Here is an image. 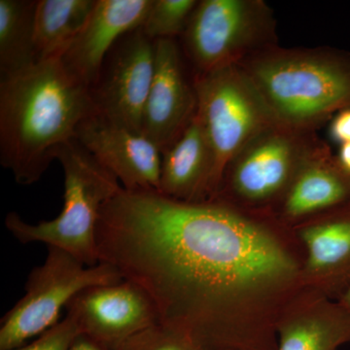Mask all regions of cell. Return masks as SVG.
<instances>
[{"label":"cell","mask_w":350,"mask_h":350,"mask_svg":"<svg viewBox=\"0 0 350 350\" xmlns=\"http://www.w3.org/2000/svg\"><path fill=\"white\" fill-rule=\"evenodd\" d=\"M96 246L192 350H278V320L308 289L284 239L217 198L122 188L103 207Z\"/></svg>","instance_id":"6da1fadb"},{"label":"cell","mask_w":350,"mask_h":350,"mask_svg":"<svg viewBox=\"0 0 350 350\" xmlns=\"http://www.w3.org/2000/svg\"><path fill=\"white\" fill-rule=\"evenodd\" d=\"M90 90L59 59L0 79V163L20 185L40 180L83 120L96 113Z\"/></svg>","instance_id":"7a4b0ae2"},{"label":"cell","mask_w":350,"mask_h":350,"mask_svg":"<svg viewBox=\"0 0 350 350\" xmlns=\"http://www.w3.org/2000/svg\"><path fill=\"white\" fill-rule=\"evenodd\" d=\"M276 125L293 131L350 107V57L328 51L269 50L239 64Z\"/></svg>","instance_id":"3957f363"},{"label":"cell","mask_w":350,"mask_h":350,"mask_svg":"<svg viewBox=\"0 0 350 350\" xmlns=\"http://www.w3.org/2000/svg\"><path fill=\"white\" fill-rule=\"evenodd\" d=\"M57 159L64 179L59 215L31 224L12 211L4 225L21 243H44L66 251L86 266H96L100 262L96 229L101 211L122 190L121 184L75 138L59 149Z\"/></svg>","instance_id":"277c9868"},{"label":"cell","mask_w":350,"mask_h":350,"mask_svg":"<svg viewBox=\"0 0 350 350\" xmlns=\"http://www.w3.org/2000/svg\"><path fill=\"white\" fill-rule=\"evenodd\" d=\"M194 86L196 115L213 153V200L218 195L232 161L260 133L278 125L239 64L197 75Z\"/></svg>","instance_id":"5b68a950"},{"label":"cell","mask_w":350,"mask_h":350,"mask_svg":"<svg viewBox=\"0 0 350 350\" xmlns=\"http://www.w3.org/2000/svg\"><path fill=\"white\" fill-rule=\"evenodd\" d=\"M47 257L27 278L25 295L0 321V350H13L59 323L64 308L88 288L124 280L107 262L86 266L59 248L48 246Z\"/></svg>","instance_id":"8992f818"},{"label":"cell","mask_w":350,"mask_h":350,"mask_svg":"<svg viewBox=\"0 0 350 350\" xmlns=\"http://www.w3.org/2000/svg\"><path fill=\"white\" fill-rule=\"evenodd\" d=\"M271 11L257 0H202L184 31L197 75L239 64L260 47L273 27Z\"/></svg>","instance_id":"52a82bcc"},{"label":"cell","mask_w":350,"mask_h":350,"mask_svg":"<svg viewBox=\"0 0 350 350\" xmlns=\"http://www.w3.org/2000/svg\"><path fill=\"white\" fill-rule=\"evenodd\" d=\"M155 71V42L142 27L128 32L107 55L90 89L96 113L142 133L145 103Z\"/></svg>","instance_id":"ba28073f"},{"label":"cell","mask_w":350,"mask_h":350,"mask_svg":"<svg viewBox=\"0 0 350 350\" xmlns=\"http://www.w3.org/2000/svg\"><path fill=\"white\" fill-rule=\"evenodd\" d=\"M80 334L112 350L159 322L156 306L139 285L123 280L88 288L69 304Z\"/></svg>","instance_id":"9c48e42d"},{"label":"cell","mask_w":350,"mask_h":350,"mask_svg":"<svg viewBox=\"0 0 350 350\" xmlns=\"http://www.w3.org/2000/svg\"><path fill=\"white\" fill-rule=\"evenodd\" d=\"M75 139L126 191H158L162 152L144 133L94 113L83 120Z\"/></svg>","instance_id":"30bf717a"},{"label":"cell","mask_w":350,"mask_h":350,"mask_svg":"<svg viewBox=\"0 0 350 350\" xmlns=\"http://www.w3.org/2000/svg\"><path fill=\"white\" fill-rule=\"evenodd\" d=\"M289 131L269 126L232 161L225 176L230 175L234 194L247 202H262L291 185L306 162L301 145Z\"/></svg>","instance_id":"8fae6325"},{"label":"cell","mask_w":350,"mask_h":350,"mask_svg":"<svg viewBox=\"0 0 350 350\" xmlns=\"http://www.w3.org/2000/svg\"><path fill=\"white\" fill-rule=\"evenodd\" d=\"M155 42V71L142 117V133L165 151L197 111L194 82L190 84L175 39Z\"/></svg>","instance_id":"7c38bea8"},{"label":"cell","mask_w":350,"mask_h":350,"mask_svg":"<svg viewBox=\"0 0 350 350\" xmlns=\"http://www.w3.org/2000/svg\"><path fill=\"white\" fill-rule=\"evenodd\" d=\"M153 0H96L86 24L61 57L69 75L88 89L115 44L144 24Z\"/></svg>","instance_id":"4fadbf2b"},{"label":"cell","mask_w":350,"mask_h":350,"mask_svg":"<svg viewBox=\"0 0 350 350\" xmlns=\"http://www.w3.org/2000/svg\"><path fill=\"white\" fill-rule=\"evenodd\" d=\"M300 228L306 287L338 301L350 286V204Z\"/></svg>","instance_id":"5bb4252c"},{"label":"cell","mask_w":350,"mask_h":350,"mask_svg":"<svg viewBox=\"0 0 350 350\" xmlns=\"http://www.w3.org/2000/svg\"><path fill=\"white\" fill-rule=\"evenodd\" d=\"M276 334L278 350H337L350 344V313L308 288L282 313Z\"/></svg>","instance_id":"9a60e30c"},{"label":"cell","mask_w":350,"mask_h":350,"mask_svg":"<svg viewBox=\"0 0 350 350\" xmlns=\"http://www.w3.org/2000/svg\"><path fill=\"white\" fill-rule=\"evenodd\" d=\"M213 153L197 115L162 152L158 192L183 202L211 200Z\"/></svg>","instance_id":"2e32d148"},{"label":"cell","mask_w":350,"mask_h":350,"mask_svg":"<svg viewBox=\"0 0 350 350\" xmlns=\"http://www.w3.org/2000/svg\"><path fill=\"white\" fill-rule=\"evenodd\" d=\"M350 204V176L325 157L306 162L288 189L285 214L301 218Z\"/></svg>","instance_id":"e0dca14e"},{"label":"cell","mask_w":350,"mask_h":350,"mask_svg":"<svg viewBox=\"0 0 350 350\" xmlns=\"http://www.w3.org/2000/svg\"><path fill=\"white\" fill-rule=\"evenodd\" d=\"M96 0H38L34 17L36 62L59 59L93 12Z\"/></svg>","instance_id":"ac0fdd59"},{"label":"cell","mask_w":350,"mask_h":350,"mask_svg":"<svg viewBox=\"0 0 350 350\" xmlns=\"http://www.w3.org/2000/svg\"><path fill=\"white\" fill-rule=\"evenodd\" d=\"M38 0H0V77L6 78L38 64L34 17Z\"/></svg>","instance_id":"d6986e66"},{"label":"cell","mask_w":350,"mask_h":350,"mask_svg":"<svg viewBox=\"0 0 350 350\" xmlns=\"http://www.w3.org/2000/svg\"><path fill=\"white\" fill-rule=\"evenodd\" d=\"M198 3L196 0H153L140 27L152 41L174 39L185 31Z\"/></svg>","instance_id":"ffe728a7"},{"label":"cell","mask_w":350,"mask_h":350,"mask_svg":"<svg viewBox=\"0 0 350 350\" xmlns=\"http://www.w3.org/2000/svg\"><path fill=\"white\" fill-rule=\"evenodd\" d=\"M112 350H192L177 334L161 323L138 332Z\"/></svg>","instance_id":"44dd1931"},{"label":"cell","mask_w":350,"mask_h":350,"mask_svg":"<svg viewBox=\"0 0 350 350\" xmlns=\"http://www.w3.org/2000/svg\"><path fill=\"white\" fill-rule=\"evenodd\" d=\"M79 335L76 319L68 312L64 319L42 335L13 350H69Z\"/></svg>","instance_id":"7402d4cb"},{"label":"cell","mask_w":350,"mask_h":350,"mask_svg":"<svg viewBox=\"0 0 350 350\" xmlns=\"http://www.w3.org/2000/svg\"><path fill=\"white\" fill-rule=\"evenodd\" d=\"M330 135L340 145L350 144V107L334 116L330 125Z\"/></svg>","instance_id":"603a6c76"},{"label":"cell","mask_w":350,"mask_h":350,"mask_svg":"<svg viewBox=\"0 0 350 350\" xmlns=\"http://www.w3.org/2000/svg\"><path fill=\"white\" fill-rule=\"evenodd\" d=\"M69 350H109L107 347H103L98 344V342H94V340L87 337V336L82 335L80 334L77 338H75L72 345H71L70 349Z\"/></svg>","instance_id":"cb8c5ba5"},{"label":"cell","mask_w":350,"mask_h":350,"mask_svg":"<svg viewBox=\"0 0 350 350\" xmlns=\"http://www.w3.org/2000/svg\"><path fill=\"white\" fill-rule=\"evenodd\" d=\"M336 161L342 172L350 176V144L340 145Z\"/></svg>","instance_id":"d4e9b609"},{"label":"cell","mask_w":350,"mask_h":350,"mask_svg":"<svg viewBox=\"0 0 350 350\" xmlns=\"http://www.w3.org/2000/svg\"><path fill=\"white\" fill-rule=\"evenodd\" d=\"M338 301L350 313V286Z\"/></svg>","instance_id":"484cf974"}]
</instances>
